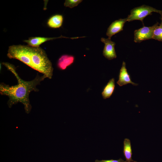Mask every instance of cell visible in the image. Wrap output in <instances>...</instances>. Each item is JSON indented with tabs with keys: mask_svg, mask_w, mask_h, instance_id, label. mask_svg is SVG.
<instances>
[{
	"mask_svg": "<svg viewBox=\"0 0 162 162\" xmlns=\"http://www.w3.org/2000/svg\"><path fill=\"white\" fill-rule=\"evenodd\" d=\"M2 64L14 74L18 83L16 85L11 86L4 83H1V94L8 97L9 99L7 104L9 107H11L13 105L18 103H21L24 106L25 112L27 113H29L32 109L29 98V94L32 91H39L36 86L39 85L40 82L46 78V77L44 75L40 76L38 74L33 80L30 81H25L19 76L13 65L8 62H3Z\"/></svg>",
	"mask_w": 162,
	"mask_h": 162,
	"instance_id": "6da1fadb",
	"label": "cell"
},
{
	"mask_svg": "<svg viewBox=\"0 0 162 162\" xmlns=\"http://www.w3.org/2000/svg\"><path fill=\"white\" fill-rule=\"evenodd\" d=\"M8 57L17 59L51 79L53 68L45 51L28 45H12L8 47Z\"/></svg>",
	"mask_w": 162,
	"mask_h": 162,
	"instance_id": "7a4b0ae2",
	"label": "cell"
},
{
	"mask_svg": "<svg viewBox=\"0 0 162 162\" xmlns=\"http://www.w3.org/2000/svg\"><path fill=\"white\" fill-rule=\"evenodd\" d=\"M156 12L160 14L162 17V10H157L152 7L143 5L135 8L130 11V14L127 17V21L130 22L134 20H140L143 22L144 18L152 13Z\"/></svg>",
	"mask_w": 162,
	"mask_h": 162,
	"instance_id": "3957f363",
	"label": "cell"
},
{
	"mask_svg": "<svg viewBox=\"0 0 162 162\" xmlns=\"http://www.w3.org/2000/svg\"><path fill=\"white\" fill-rule=\"evenodd\" d=\"M159 23L157 22L152 26L143 27L134 31V41L136 43L153 39L154 31Z\"/></svg>",
	"mask_w": 162,
	"mask_h": 162,
	"instance_id": "277c9868",
	"label": "cell"
},
{
	"mask_svg": "<svg viewBox=\"0 0 162 162\" xmlns=\"http://www.w3.org/2000/svg\"><path fill=\"white\" fill-rule=\"evenodd\" d=\"M100 40L104 44L103 52L104 56L109 60L116 58L117 56L115 49L116 43L109 38H102Z\"/></svg>",
	"mask_w": 162,
	"mask_h": 162,
	"instance_id": "5b68a950",
	"label": "cell"
},
{
	"mask_svg": "<svg viewBox=\"0 0 162 162\" xmlns=\"http://www.w3.org/2000/svg\"><path fill=\"white\" fill-rule=\"evenodd\" d=\"M117 83L120 86L130 83L134 86L138 85L137 84L135 83L132 81L130 75L128 73L126 68V63L124 61L123 62L122 66L120 70L118 80L117 81Z\"/></svg>",
	"mask_w": 162,
	"mask_h": 162,
	"instance_id": "8992f818",
	"label": "cell"
},
{
	"mask_svg": "<svg viewBox=\"0 0 162 162\" xmlns=\"http://www.w3.org/2000/svg\"><path fill=\"white\" fill-rule=\"evenodd\" d=\"M127 21L126 18L120 19L112 22L108 28L106 33L108 38H111L113 35L122 31L124 25Z\"/></svg>",
	"mask_w": 162,
	"mask_h": 162,
	"instance_id": "52a82bcc",
	"label": "cell"
},
{
	"mask_svg": "<svg viewBox=\"0 0 162 162\" xmlns=\"http://www.w3.org/2000/svg\"><path fill=\"white\" fill-rule=\"evenodd\" d=\"M70 38L72 39L78 38L77 37L74 38H67L61 36L57 38H45L40 37H31L29 38L28 40H25L23 41L28 44V45L34 47H39L42 44L48 40L54 39L62 38Z\"/></svg>",
	"mask_w": 162,
	"mask_h": 162,
	"instance_id": "ba28073f",
	"label": "cell"
},
{
	"mask_svg": "<svg viewBox=\"0 0 162 162\" xmlns=\"http://www.w3.org/2000/svg\"><path fill=\"white\" fill-rule=\"evenodd\" d=\"M74 57L71 55L64 54L62 55L58 59L57 66L61 70H64L74 62Z\"/></svg>",
	"mask_w": 162,
	"mask_h": 162,
	"instance_id": "9c48e42d",
	"label": "cell"
},
{
	"mask_svg": "<svg viewBox=\"0 0 162 162\" xmlns=\"http://www.w3.org/2000/svg\"><path fill=\"white\" fill-rule=\"evenodd\" d=\"M115 88V79L112 78L109 80L103 89L101 94L103 99L110 98L113 94Z\"/></svg>",
	"mask_w": 162,
	"mask_h": 162,
	"instance_id": "30bf717a",
	"label": "cell"
},
{
	"mask_svg": "<svg viewBox=\"0 0 162 162\" xmlns=\"http://www.w3.org/2000/svg\"><path fill=\"white\" fill-rule=\"evenodd\" d=\"M63 17L62 15L57 14L51 16L47 22L48 26L52 28H58L62 24Z\"/></svg>",
	"mask_w": 162,
	"mask_h": 162,
	"instance_id": "8fae6325",
	"label": "cell"
},
{
	"mask_svg": "<svg viewBox=\"0 0 162 162\" xmlns=\"http://www.w3.org/2000/svg\"><path fill=\"white\" fill-rule=\"evenodd\" d=\"M123 153L126 159L125 162H137L132 159V149L130 140L125 138L124 141Z\"/></svg>",
	"mask_w": 162,
	"mask_h": 162,
	"instance_id": "7c38bea8",
	"label": "cell"
},
{
	"mask_svg": "<svg viewBox=\"0 0 162 162\" xmlns=\"http://www.w3.org/2000/svg\"><path fill=\"white\" fill-rule=\"evenodd\" d=\"M161 22L159 26H158L155 29L152 38L162 42V17Z\"/></svg>",
	"mask_w": 162,
	"mask_h": 162,
	"instance_id": "4fadbf2b",
	"label": "cell"
},
{
	"mask_svg": "<svg viewBox=\"0 0 162 162\" xmlns=\"http://www.w3.org/2000/svg\"><path fill=\"white\" fill-rule=\"evenodd\" d=\"M82 0H66L64 3L65 7L72 8L77 6Z\"/></svg>",
	"mask_w": 162,
	"mask_h": 162,
	"instance_id": "5bb4252c",
	"label": "cell"
},
{
	"mask_svg": "<svg viewBox=\"0 0 162 162\" xmlns=\"http://www.w3.org/2000/svg\"><path fill=\"white\" fill-rule=\"evenodd\" d=\"M94 162H125L123 159L121 158H119L118 160H96Z\"/></svg>",
	"mask_w": 162,
	"mask_h": 162,
	"instance_id": "9a60e30c",
	"label": "cell"
}]
</instances>
